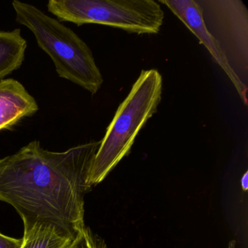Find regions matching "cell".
Here are the masks:
<instances>
[{"label":"cell","instance_id":"cell-12","mask_svg":"<svg viewBox=\"0 0 248 248\" xmlns=\"http://www.w3.org/2000/svg\"><path fill=\"white\" fill-rule=\"evenodd\" d=\"M241 185H242L243 191H246L248 188V171L242 175V179H241Z\"/></svg>","mask_w":248,"mask_h":248},{"label":"cell","instance_id":"cell-6","mask_svg":"<svg viewBox=\"0 0 248 248\" xmlns=\"http://www.w3.org/2000/svg\"><path fill=\"white\" fill-rule=\"evenodd\" d=\"M159 3L166 5L198 39L200 44L206 47L234 87L242 103L248 105V86L242 83L232 70L218 43L207 31L203 21L201 8L197 2L194 0H159Z\"/></svg>","mask_w":248,"mask_h":248},{"label":"cell","instance_id":"cell-7","mask_svg":"<svg viewBox=\"0 0 248 248\" xmlns=\"http://www.w3.org/2000/svg\"><path fill=\"white\" fill-rule=\"evenodd\" d=\"M38 109L35 98L21 82L12 78L0 80V131L9 129Z\"/></svg>","mask_w":248,"mask_h":248},{"label":"cell","instance_id":"cell-4","mask_svg":"<svg viewBox=\"0 0 248 248\" xmlns=\"http://www.w3.org/2000/svg\"><path fill=\"white\" fill-rule=\"evenodd\" d=\"M50 14L61 21L101 24L138 34H156L165 14L155 0H50Z\"/></svg>","mask_w":248,"mask_h":248},{"label":"cell","instance_id":"cell-8","mask_svg":"<svg viewBox=\"0 0 248 248\" xmlns=\"http://www.w3.org/2000/svg\"><path fill=\"white\" fill-rule=\"evenodd\" d=\"M27 47V41L19 29L0 31V79L21 67Z\"/></svg>","mask_w":248,"mask_h":248},{"label":"cell","instance_id":"cell-1","mask_svg":"<svg viewBox=\"0 0 248 248\" xmlns=\"http://www.w3.org/2000/svg\"><path fill=\"white\" fill-rule=\"evenodd\" d=\"M100 144L56 152L35 140L0 159V201L15 208L24 227L50 225L76 238L85 227V196L92 188L88 180Z\"/></svg>","mask_w":248,"mask_h":248},{"label":"cell","instance_id":"cell-5","mask_svg":"<svg viewBox=\"0 0 248 248\" xmlns=\"http://www.w3.org/2000/svg\"><path fill=\"white\" fill-rule=\"evenodd\" d=\"M206 29L232 70L248 86V11L240 0H198Z\"/></svg>","mask_w":248,"mask_h":248},{"label":"cell","instance_id":"cell-9","mask_svg":"<svg viewBox=\"0 0 248 248\" xmlns=\"http://www.w3.org/2000/svg\"><path fill=\"white\" fill-rule=\"evenodd\" d=\"M76 238L65 234L55 226L36 223L24 227L21 248H71Z\"/></svg>","mask_w":248,"mask_h":248},{"label":"cell","instance_id":"cell-11","mask_svg":"<svg viewBox=\"0 0 248 248\" xmlns=\"http://www.w3.org/2000/svg\"><path fill=\"white\" fill-rule=\"evenodd\" d=\"M23 239H15L0 233V248H21Z\"/></svg>","mask_w":248,"mask_h":248},{"label":"cell","instance_id":"cell-10","mask_svg":"<svg viewBox=\"0 0 248 248\" xmlns=\"http://www.w3.org/2000/svg\"><path fill=\"white\" fill-rule=\"evenodd\" d=\"M71 248H107L102 238L85 227L79 233Z\"/></svg>","mask_w":248,"mask_h":248},{"label":"cell","instance_id":"cell-13","mask_svg":"<svg viewBox=\"0 0 248 248\" xmlns=\"http://www.w3.org/2000/svg\"><path fill=\"white\" fill-rule=\"evenodd\" d=\"M235 247H236V242L233 240L231 241L229 244V248H236Z\"/></svg>","mask_w":248,"mask_h":248},{"label":"cell","instance_id":"cell-3","mask_svg":"<svg viewBox=\"0 0 248 248\" xmlns=\"http://www.w3.org/2000/svg\"><path fill=\"white\" fill-rule=\"evenodd\" d=\"M16 21L34 34L39 47L54 63L60 78L95 95L104 78L88 45L71 29L34 5L14 0Z\"/></svg>","mask_w":248,"mask_h":248},{"label":"cell","instance_id":"cell-2","mask_svg":"<svg viewBox=\"0 0 248 248\" xmlns=\"http://www.w3.org/2000/svg\"><path fill=\"white\" fill-rule=\"evenodd\" d=\"M162 95L161 74L142 70L101 140L90 172L91 186L101 183L130 153L139 132L157 111Z\"/></svg>","mask_w":248,"mask_h":248}]
</instances>
